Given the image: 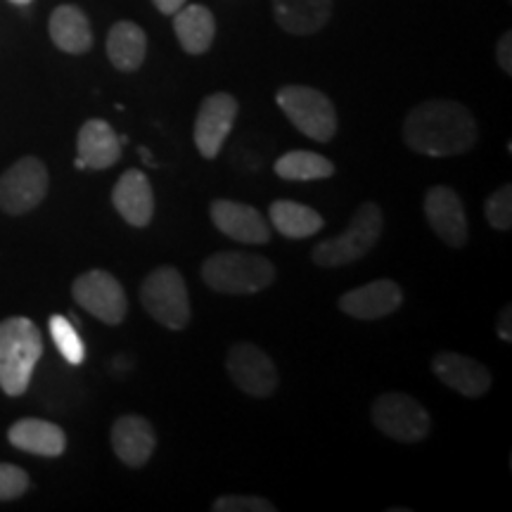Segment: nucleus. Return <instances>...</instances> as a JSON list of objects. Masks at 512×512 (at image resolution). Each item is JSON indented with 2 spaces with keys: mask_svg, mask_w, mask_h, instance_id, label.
Masks as SVG:
<instances>
[{
  "mask_svg": "<svg viewBox=\"0 0 512 512\" xmlns=\"http://www.w3.org/2000/svg\"><path fill=\"white\" fill-rule=\"evenodd\" d=\"M479 138L477 121L456 100H425L415 105L403 121V140L425 157L465 155Z\"/></svg>",
  "mask_w": 512,
  "mask_h": 512,
  "instance_id": "nucleus-1",
  "label": "nucleus"
},
{
  "mask_svg": "<svg viewBox=\"0 0 512 512\" xmlns=\"http://www.w3.org/2000/svg\"><path fill=\"white\" fill-rule=\"evenodd\" d=\"M43 356V337L34 320L15 316L0 323V389L22 396L29 389L36 363Z\"/></svg>",
  "mask_w": 512,
  "mask_h": 512,
  "instance_id": "nucleus-2",
  "label": "nucleus"
},
{
  "mask_svg": "<svg viewBox=\"0 0 512 512\" xmlns=\"http://www.w3.org/2000/svg\"><path fill=\"white\" fill-rule=\"evenodd\" d=\"M202 280L219 294H256L275 280L266 256L247 252H216L202 264Z\"/></svg>",
  "mask_w": 512,
  "mask_h": 512,
  "instance_id": "nucleus-3",
  "label": "nucleus"
},
{
  "mask_svg": "<svg viewBox=\"0 0 512 512\" xmlns=\"http://www.w3.org/2000/svg\"><path fill=\"white\" fill-rule=\"evenodd\" d=\"M382 226V209L377 207L375 202H363L361 207L356 209V214L351 216L349 228L344 230V233H339L337 238L325 240L313 247V264L323 268L354 264V261L363 259V256L377 245V240H380L382 235Z\"/></svg>",
  "mask_w": 512,
  "mask_h": 512,
  "instance_id": "nucleus-4",
  "label": "nucleus"
},
{
  "mask_svg": "<svg viewBox=\"0 0 512 512\" xmlns=\"http://www.w3.org/2000/svg\"><path fill=\"white\" fill-rule=\"evenodd\" d=\"M280 110L292 121L297 131L316 143H330L337 133V112L323 91L311 86H285L278 95Z\"/></svg>",
  "mask_w": 512,
  "mask_h": 512,
  "instance_id": "nucleus-5",
  "label": "nucleus"
},
{
  "mask_svg": "<svg viewBox=\"0 0 512 512\" xmlns=\"http://www.w3.org/2000/svg\"><path fill=\"white\" fill-rule=\"evenodd\" d=\"M140 302L164 328L183 330L190 323L188 287L174 266H159L147 275L140 285Z\"/></svg>",
  "mask_w": 512,
  "mask_h": 512,
  "instance_id": "nucleus-6",
  "label": "nucleus"
},
{
  "mask_svg": "<svg viewBox=\"0 0 512 512\" xmlns=\"http://www.w3.org/2000/svg\"><path fill=\"white\" fill-rule=\"evenodd\" d=\"M373 422L382 434L401 444H418L432 432V418L427 408L418 399L401 392L377 396L373 403Z\"/></svg>",
  "mask_w": 512,
  "mask_h": 512,
  "instance_id": "nucleus-7",
  "label": "nucleus"
},
{
  "mask_svg": "<svg viewBox=\"0 0 512 512\" xmlns=\"http://www.w3.org/2000/svg\"><path fill=\"white\" fill-rule=\"evenodd\" d=\"M48 169L41 159L22 157L0 176V209L22 216L36 209L48 195Z\"/></svg>",
  "mask_w": 512,
  "mask_h": 512,
  "instance_id": "nucleus-8",
  "label": "nucleus"
},
{
  "mask_svg": "<svg viewBox=\"0 0 512 512\" xmlns=\"http://www.w3.org/2000/svg\"><path fill=\"white\" fill-rule=\"evenodd\" d=\"M72 294L74 302L83 311H88L105 325L124 323L128 311L126 292L112 273L95 268V271L79 275L72 285Z\"/></svg>",
  "mask_w": 512,
  "mask_h": 512,
  "instance_id": "nucleus-9",
  "label": "nucleus"
},
{
  "mask_svg": "<svg viewBox=\"0 0 512 512\" xmlns=\"http://www.w3.org/2000/svg\"><path fill=\"white\" fill-rule=\"evenodd\" d=\"M226 368L230 380L254 399H266L278 389L280 377L275 363L264 349L252 342H240L228 351Z\"/></svg>",
  "mask_w": 512,
  "mask_h": 512,
  "instance_id": "nucleus-10",
  "label": "nucleus"
},
{
  "mask_svg": "<svg viewBox=\"0 0 512 512\" xmlns=\"http://www.w3.org/2000/svg\"><path fill=\"white\" fill-rule=\"evenodd\" d=\"M240 105L230 93H211L202 100L195 119V145L204 159L219 157L223 143L233 131Z\"/></svg>",
  "mask_w": 512,
  "mask_h": 512,
  "instance_id": "nucleus-11",
  "label": "nucleus"
},
{
  "mask_svg": "<svg viewBox=\"0 0 512 512\" xmlns=\"http://www.w3.org/2000/svg\"><path fill=\"white\" fill-rule=\"evenodd\" d=\"M425 216L430 228L448 247L467 245V214L463 200L448 185H434L425 195Z\"/></svg>",
  "mask_w": 512,
  "mask_h": 512,
  "instance_id": "nucleus-12",
  "label": "nucleus"
},
{
  "mask_svg": "<svg viewBox=\"0 0 512 512\" xmlns=\"http://www.w3.org/2000/svg\"><path fill=\"white\" fill-rule=\"evenodd\" d=\"M211 221L230 240L245 245H266L271 240V226L254 207L233 200H216L209 209Z\"/></svg>",
  "mask_w": 512,
  "mask_h": 512,
  "instance_id": "nucleus-13",
  "label": "nucleus"
},
{
  "mask_svg": "<svg viewBox=\"0 0 512 512\" xmlns=\"http://www.w3.org/2000/svg\"><path fill=\"white\" fill-rule=\"evenodd\" d=\"M403 304V290L394 280L382 278L356 287L339 297V309L356 320H380L392 316Z\"/></svg>",
  "mask_w": 512,
  "mask_h": 512,
  "instance_id": "nucleus-14",
  "label": "nucleus"
},
{
  "mask_svg": "<svg viewBox=\"0 0 512 512\" xmlns=\"http://www.w3.org/2000/svg\"><path fill=\"white\" fill-rule=\"evenodd\" d=\"M432 370L446 387L467 396V399H479L491 389L489 368L475 358L456 354V351H441L439 356H434Z\"/></svg>",
  "mask_w": 512,
  "mask_h": 512,
  "instance_id": "nucleus-15",
  "label": "nucleus"
},
{
  "mask_svg": "<svg viewBox=\"0 0 512 512\" xmlns=\"http://www.w3.org/2000/svg\"><path fill=\"white\" fill-rule=\"evenodd\" d=\"M112 204L128 226L145 228L155 216V192L140 169H128L112 190Z\"/></svg>",
  "mask_w": 512,
  "mask_h": 512,
  "instance_id": "nucleus-16",
  "label": "nucleus"
},
{
  "mask_svg": "<svg viewBox=\"0 0 512 512\" xmlns=\"http://www.w3.org/2000/svg\"><path fill=\"white\" fill-rule=\"evenodd\" d=\"M155 446V427L143 415H121L112 425V448L128 467H143L155 453Z\"/></svg>",
  "mask_w": 512,
  "mask_h": 512,
  "instance_id": "nucleus-17",
  "label": "nucleus"
},
{
  "mask_svg": "<svg viewBox=\"0 0 512 512\" xmlns=\"http://www.w3.org/2000/svg\"><path fill=\"white\" fill-rule=\"evenodd\" d=\"M76 147H79L76 169H110L121 157V138L102 119H91L81 126Z\"/></svg>",
  "mask_w": 512,
  "mask_h": 512,
  "instance_id": "nucleus-18",
  "label": "nucleus"
},
{
  "mask_svg": "<svg viewBox=\"0 0 512 512\" xmlns=\"http://www.w3.org/2000/svg\"><path fill=\"white\" fill-rule=\"evenodd\" d=\"M8 441L19 451L43 458L62 456L64 448H67V437H64L62 427L41 418L17 420L8 430Z\"/></svg>",
  "mask_w": 512,
  "mask_h": 512,
  "instance_id": "nucleus-19",
  "label": "nucleus"
},
{
  "mask_svg": "<svg viewBox=\"0 0 512 512\" xmlns=\"http://www.w3.org/2000/svg\"><path fill=\"white\" fill-rule=\"evenodd\" d=\"M278 27L294 36L316 34L332 17V0H271Z\"/></svg>",
  "mask_w": 512,
  "mask_h": 512,
  "instance_id": "nucleus-20",
  "label": "nucleus"
},
{
  "mask_svg": "<svg viewBox=\"0 0 512 512\" xmlns=\"http://www.w3.org/2000/svg\"><path fill=\"white\" fill-rule=\"evenodd\" d=\"M50 38L64 53L83 55L93 48V31L88 17L76 5H60L50 17Z\"/></svg>",
  "mask_w": 512,
  "mask_h": 512,
  "instance_id": "nucleus-21",
  "label": "nucleus"
},
{
  "mask_svg": "<svg viewBox=\"0 0 512 512\" xmlns=\"http://www.w3.org/2000/svg\"><path fill=\"white\" fill-rule=\"evenodd\" d=\"M174 31L185 53H207L216 36V19L204 5H185L174 12Z\"/></svg>",
  "mask_w": 512,
  "mask_h": 512,
  "instance_id": "nucleus-22",
  "label": "nucleus"
},
{
  "mask_svg": "<svg viewBox=\"0 0 512 512\" xmlns=\"http://www.w3.org/2000/svg\"><path fill=\"white\" fill-rule=\"evenodd\" d=\"M107 55L119 72H136L147 55V36L136 22H117L107 36Z\"/></svg>",
  "mask_w": 512,
  "mask_h": 512,
  "instance_id": "nucleus-23",
  "label": "nucleus"
},
{
  "mask_svg": "<svg viewBox=\"0 0 512 512\" xmlns=\"http://www.w3.org/2000/svg\"><path fill=\"white\" fill-rule=\"evenodd\" d=\"M268 219H271L273 228L278 230L283 238L290 240H304L316 235L318 230H323L325 221L316 209L306 207V204L290 202V200H278L268 209Z\"/></svg>",
  "mask_w": 512,
  "mask_h": 512,
  "instance_id": "nucleus-24",
  "label": "nucleus"
},
{
  "mask_svg": "<svg viewBox=\"0 0 512 512\" xmlns=\"http://www.w3.org/2000/svg\"><path fill=\"white\" fill-rule=\"evenodd\" d=\"M275 176L283 181H323L335 176V164L316 152L292 150L275 162Z\"/></svg>",
  "mask_w": 512,
  "mask_h": 512,
  "instance_id": "nucleus-25",
  "label": "nucleus"
},
{
  "mask_svg": "<svg viewBox=\"0 0 512 512\" xmlns=\"http://www.w3.org/2000/svg\"><path fill=\"white\" fill-rule=\"evenodd\" d=\"M50 335H53L57 351H60L69 366H81L86 361V347H83L79 332H76L74 323L67 316L50 318Z\"/></svg>",
  "mask_w": 512,
  "mask_h": 512,
  "instance_id": "nucleus-26",
  "label": "nucleus"
},
{
  "mask_svg": "<svg viewBox=\"0 0 512 512\" xmlns=\"http://www.w3.org/2000/svg\"><path fill=\"white\" fill-rule=\"evenodd\" d=\"M486 221L491 223V228L496 230H510L512 228V185L505 183L503 188L491 192V197L486 200L484 207Z\"/></svg>",
  "mask_w": 512,
  "mask_h": 512,
  "instance_id": "nucleus-27",
  "label": "nucleus"
},
{
  "mask_svg": "<svg viewBox=\"0 0 512 512\" xmlns=\"http://www.w3.org/2000/svg\"><path fill=\"white\" fill-rule=\"evenodd\" d=\"M31 479L22 467L0 463V501H15L29 491Z\"/></svg>",
  "mask_w": 512,
  "mask_h": 512,
  "instance_id": "nucleus-28",
  "label": "nucleus"
},
{
  "mask_svg": "<svg viewBox=\"0 0 512 512\" xmlns=\"http://www.w3.org/2000/svg\"><path fill=\"white\" fill-rule=\"evenodd\" d=\"M214 512H273L275 505L259 496H221L211 505Z\"/></svg>",
  "mask_w": 512,
  "mask_h": 512,
  "instance_id": "nucleus-29",
  "label": "nucleus"
},
{
  "mask_svg": "<svg viewBox=\"0 0 512 512\" xmlns=\"http://www.w3.org/2000/svg\"><path fill=\"white\" fill-rule=\"evenodd\" d=\"M496 60H498V67L503 69L505 74H512V34L510 31H505L501 36V41H498L496 46Z\"/></svg>",
  "mask_w": 512,
  "mask_h": 512,
  "instance_id": "nucleus-30",
  "label": "nucleus"
},
{
  "mask_svg": "<svg viewBox=\"0 0 512 512\" xmlns=\"http://www.w3.org/2000/svg\"><path fill=\"white\" fill-rule=\"evenodd\" d=\"M512 306L505 304L501 316H498V325H496V332L498 337L503 339V342H512Z\"/></svg>",
  "mask_w": 512,
  "mask_h": 512,
  "instance_id": "nucleus-31",
  "label": "nucleus"
},
{
  "mask_svg": "<svg viewBox=\"0 0 512 512\" xmlns=\"http://www.w3.org/2000/svg\"><path fill=\"white\" fill-rule=\"evenodd\" d=\"M155 3V8L162 12V15H174L185 5V0H152Z\"/></svg>",
  "mask_w": 512,
  "mask_h": 512,
  "instance_id": "nucleus-32",
  "label": "nucleus"
},
{
  "mask_svg": "<svg viewBox=\"0 0 512 512\" xmlns=\"http://www.w3.org/2000/svg\"><path fill=\"white\" fill-rule=\"evenodd\" d=\"M10 3H15V5H29L31 0H10Z\"/></svg>",
  "mask_w": 512,
  "mask_h": 512,
  "instance_id": "nucleus-33",
  "label": "nucleus"
}]
</instances>
